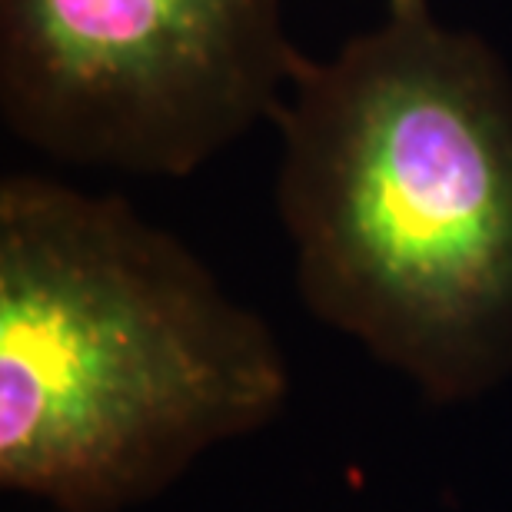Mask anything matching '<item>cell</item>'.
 <instances>
[{"label":"cell","mask_w":512,"mask_h":512,"mask_svg":"<svg viewBox=\"0 0 512 512\" xmlns=\"http://www.w3.org/2000/svg\"><path fill=\"white\" fill-rule=\"evenodd\" d=\"M290 396L260 313L117 193L0 180V486L127 512Z\"/></svg>","instance_id":"cell-2"},{"label":"cell","mask_w":512,"mask_h":512,"mask_svg":"<svg viewBox=\"0 0 512 512\" xmlns=\"http://www.w3.org/2000/svg\"><path fill=\"white\" fill-rule=\"evenodd\" d=\"M413 7H429V0H386V10H413Z\"/></svg>","instance_id":"cell-4"},{"label":"cell","mask_w":512,"mask_h":512,"mask_svg":"<svg viewBox=\"0 0 512 512\" xmlns=\"http://www.w3.org/2000/svg\"><path fill=\"white\" fill-rule=\"evenodd\" d=\"M276 217L303 306L429 403L512 376V70L433 7L296 64Z\"/></svg>","instance_id":"cell-1"},{"label":"cell","mask_w":512,"mask_h":512,"mask_svg":"<svg viewBox=\"0 0 512 512\" xmlns=\"http://www.w3.org/2000/svg\"><path fill=\"white\" fill-rule=\"evenodd\" d=\"M283 0H0V117L70 167L190 177L276 117Z\"/></svg>","instance_id":"cell-3"}]
</instances>
